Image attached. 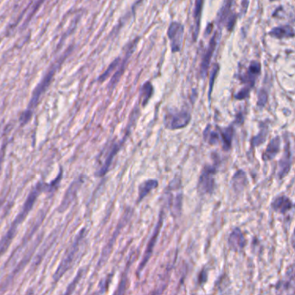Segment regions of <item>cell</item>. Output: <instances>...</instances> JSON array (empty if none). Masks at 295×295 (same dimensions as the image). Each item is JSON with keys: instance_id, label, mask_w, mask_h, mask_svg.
I'll list each match as a JSON object with an SVG mask.
<instances>
[{"instance_id": "1", "label": "cell", "mask_w": 295, "mask_h": 295, "mask_svg": "<svg viewBox=\"0 0 295 295\" xmlns=\"http://www.w3.org/2000/svg\"><path fill=\"white\" fill-rule=\"evenodd\" d=\"M63 175L64 172L61 168L60 172L58 174V178L52 181V183L47 184V183H43V182H39L36 184V186L34 187L32 190L30 191V194L28 195L27 199L25 200L22 210L17 215L14 221L12 222V225L10 227L9 230L6 232V235L2 238L0 247H1V254L3 255L5 253L10 244L12 242L13 238L15 236L18 231V226L20 225L27 217L30 211L33 208V205L36 203V199L39 196L40 194L42 192H53L57 190V188L59 186L61 180L63 178Z\"/></svg>"}, {"instance_id": "2", "label": "cell", "mask_w": 295, "mask_h": 295, "mask_svg": "<svg viewBox=\"0 0 295 295\" xmlns=\"http://www.w3.org/2000/svg\"><path fill=\"white\" fill-rule=\"evenodd\" d=\"M66 56L67 53L65 56H64V58H61L59 64H55L52 66V69L48 70V72L47 73V75L43 77L39 84L37 85L36 88L34 89L33 93H32V96H31L27 109L22 114L21 117H20V121H21V124L23 126L25 124H27L30 121L31 117H32L34 109H36V106L39 103L40 98L44 93V92L47 90V88H48L51 82H52L55 73L58 70V65L64 62V59L66 58Z\"/></svg>"}, {"instance_id": "3", "label": "cell", "mask_w": 295, "mask_h": 295, "mask_svg": "<svg viewBox=\"0 0 295 295\" xmlns=\"http://www.w3.org/2000/svg\"><path fill=\"white\" fill-rule=\"evenodd\" d=\"M85 236H86V229L83 228V229H81V231L79 232L78 235L75 237V240L71 245V247L69 249L64 259L62 260V262L58 266L57 271L55 272L54 279H53L54 283H57L72 265L75 256H76V254L78 253L79 250H80L81 243L83 242L85 240Z\"/></svg>"}, {"instance_id": "4", "label": "cell", "mask_w": 295, "mask_h": 295, "mask_svg": "<svg viewBox=\"0 0 295 295\" xmlns=\"http://www.w3.org/2000/svg\"><path fill=\"white\" fill-rule=\"evenodd\" d=\"M217 170L214 166H205L199 177L198 190L202 196L211 195L215 189V175Z\"/></svg>"}, {"instance_id": "5", "label": "cell", "mask_w": 295, "mask_h": 295, "mask_svg": "<svg viewBox=\"0 0 295 295\" xmlns=\"http://www.w3.org/2000/svg\"><path fill=\"white\" fill-rule=\"evenodd\" d=\"M191 115L186 110L168 112L165 116V126L170 130L181 129L190 123Z\"/></svg>"}, {"instance_id": "6", "label": "cell", "mask_w": 295, "mask_h": 295, "mask_svg": "<svg viewBox=\"0 0 295 295\" xmlns=\"http://www.w3.org/2000/svg\"><path fill=\"white\" fill-rule=\"evenodd\" d=\"M133 211L131 210H128V211H126V213H124L123 217H121V220L118 223L117 227H116V229L115 231L114 232L113 234V236H112L110 241H109V243L106 245V247L103 249V253H102V256L100 258L99 263H98V268H102V266L103 264H105L107 261L109 260V256L111 254L112 249H113V246L115 242V239L117 237V235H120L121 230L123 229L124 227L126 226L128 221H129V218L132 216V213Z\"/></svg>"}, {"instance_id": "7", "label": "cell", "mask_w": 295, "mask_h": 295, "mask_svg": "<svg viewBox=\"0 0 295 295\" xmlns=\"http://www.w3.org/2000/svg\"><path fill=\"white\" fill-rule=\"evenodd\" d=\"M163 221H164V211H161L160 214V217H159V221H158V223H157L155 228H154V233H153V235H152L150 241H148V247H146V250H145L144 256H143L141 262H140L139 268H138V271H137L138 275H139V274H140V272L145 268V266L148 264V262H149V260H150L151 256L153 255L154 247H155V244H156L157 242V239H158V236L160 235V229L162 228Z\"/></svg>"}, {"instance_id": "8", "label": "cell", "mask_w": 295, "mask_h": 295, "mask_svg": "<svg viewBox=\"0 0 295 295\" xmlns=\"http://www.w3.org/2000/svg\"><path fill=\"white\" fill-rule=\"evenodd\" d=\"M184 29L183 24L178 22H172L169 26L167 35L171 42L172 52H180L184 40Z\"/></svg>"}, {"instance_id": "9", "label": "cell", "mask_w": 295, "mask_h": 295, "mask_svg": "<svg viewBox=\"0 0 295 295\" xmlns=\"http://www.w3.org/2000/svg\"><path fill=\"white\" fill-rule=\"evenodd\" d=\"M83 183H84V178H82V176L73 181L70 187L68 188L66 192L64 194V199L62 200V202H61L60 205L58 207V211L60 213H63V212L66 211L67 209L69 208V206L72 204L73 201L76 198L79 189L81 188V184H83Z\"/></svg>"}, {"instance_id": "10", "label": "cell", "mask_w": 295, "mask_h": 295, "mask_svg": "<svg viewBox=\"0 0 295 295\" xmlns=\"http://www.w3.org/2000/svg\"><path fill=\"white\" fill-rule=\"evenodd\" d=\"M285 139V145H284V152L282 157L279 161L278 166V178L283 179L286 175L289 173L291 166H292V153H291V145H290L289 139L287 136L284 137Z\"/></svg>"}, {"instance_id": "11", "label": "cell", "mask_w": 295, "mask_h": 295, "mask_svg": "<svg viewBox=\"0 0 295 295\" xmlns=\"http://www.w3.org/2000/svg\"><path fill=\"white\" fill-rule=\"evenodd\" d=\"M127 138V136H126V137H124L123 139L121 140V141L116 142V143L111 145L109 153L107 154L105 161L103 163L102 168L100 169L96 173L98 177H103V176L108 173V172L109 171V168L111 166L112 163H113V160L115 159V157L116 156V154L121 150V146L123 145L124 142L126 141Z\"/></svg>"}, {"instance_id": "12", "label": "cell", "mask_w": 295, "mask_h": 295, "mask_svg": "<svg viewBox=\"0 0 295 295\" xmlns=\"http://www.w3.org/2000/svg\"><path fill=\"white\" fill-rule=\"evenodd\" d=\"M228 243L230 250L235 252H240L246 246L247 241L241 229L239 228H235L229 235Z\"/></svg>"}, {"instance_id": "13", "label": "cell", "mask_w": 295, "mask_h": 295, "mask_svg": "<svg viewBox=\"0 0 295 295\" xmlns=\"http://www.w3.org/2000/svg\"><path fill=\"white\" fill-rule=\"evenodd\" d=\"M271 207L275 212L280 214H286L287 211L292 210L293 205L289 198L286 196H278L273 200Z\"/></svg>"}, {"instance_id": "14", "label": "cell", "mask_w": 295, "mask_h": 295, "mask_svg": "<svg viewBox=\"0 0 295 295\" xmlns=\"http://www.w3.org/2000/svg\"><path fill=\"white\" fill-rule=\"evenodd\" d=\"M260 73H261V64L258 62H252L249 67L247 73L245 74L243 77H241V80L246 86L250 87H254L256 79L260 75Z\"/></svg>"}, {"instance_id": "15", "label": "cell", "mask_w": 295, "mask_h": 295, "mask_svg": "<svg viewBox=\"0 0 295 295\" xmlns=\"http://www.w3.org/2000/svg\"><path fill=\"white\" fill-rule=\"evenodd\" d=\"M280 138L279 136H276L268 143V146L262 154V160L264 161H270L280 153Z\"/></svg>"}, {"instance_id": "16", "label": "cell", "mask_w": 295, "mask_h": 295, "mask_svg": "<svg viewBox=\"0 0 295 295\" xmlns=\"http://www.w3.org/2000/svg\"><path fill=\"white\" fill-rule=\"evenodd\" d=\"M291 286H295V264L286 270L285 278L278 283L276 289L280 290V292H287Z\"/></svg>"}, {"instance_id": "17", "label": "cell", "mask_w": 295, "mask_h": 295, "mask_svg": "<svg viewBox=\"0 0 295 295\" xmlns=\"http://www.w3.org/2000/svg\"><path fill=\"white\" fill-rule=\"evenodd\" d=\"M217 33L215 34L213 37L211 38V42H210V45H209L208 50L206 51V53L205 54V57L203 58L202 64H201V74L203 76L206 75V73L208 71L209 66H210V63H211V58L212 55L214 53L215 48L217 46Z\"/></svg>"}, {"instance_id": "18", "label": "cell", "mask_w": 295, "mask_h": 295, "mask_svg": "<svg viewBox=\"0 0 295 295\" xmlns=\"http://www.w3.org/2000/svg\"><path fill=\"white\" fill-rule=\"evenodd\" d=\"M158 185H159V182L156 179H148L142 182L141 184H139V189H138L139 195L137 199V204L141 202L142 200L145 199L152 190L156 189Z\"/></svg>"}, {"instance_id": "19", "label": "cell", "mask_w": 295, "mask_h": 295, "mask_svg": "<svg viewBox=\"0 0 295 295\" xmlns=\"http://www.w3.org/2000/svg\"><path fill=\"white\" fill-rule=\"evenodd\" d=\"M218 131H219V133H220L221 139L223 141V150H230L232 139H233V135H234V128H233L232 126L225 127V128L218 127Z\"/></svg>"}, {"instance_id": "20", "label": "cell", "mask_w": 295, "mask_h": 295, "mask_svg": "<svg viewBox=\"0 0 295 295\" xmlns=\"http://www.w3.org/2000/svg\"><path fill=\"white\" fill-rule=\"evenodd\" d=\"M247 184V177L243 171L239 170L232 178V186L235 191H241Z\"/></svg>"}, {"instance_id": "21", "label": "cell", "mask_w": 295, "mask_h": 295, "mask_svg": "<svg viewBox=\"0 0 295 295\" xmlns=\"http://www.w3.org/2000/svg\"><path fill=\"white\" fill-rule=\"evenodd\" d=\"M269 34L276 38H286V37H292L295 36L294 30L288 25L274 28Z\"/></svg>"}, {"instance_id": "22", "label": "cell", "mask_w": 295, "mask_h": 295, "mask_svg": "<svg viewBox=\"0 0 295 295\" xmlns=\"http://www.w3.org/2000/svg\"><path fill=\"white\" fill-rule=\"evenodd\" d=\"M204 139L210 145H217L219 143L221 139L219 131L212 129V127H211V125H209L205 128V132H204Z\"/></svg>"}, {"instance_id": "23", "label": "cell", "mask_w": 295, "mask_h": 295, "mask_svg": "<svg viewBox=\"0 0 295 295\" xmlns=\"http://www.w3.org/2000/svg\"><path fill=\"white\" fill-rule=\"evenodd\" d=\"M203 0H196L195 1V7H194V39H196L199 35V26H200V18H201V12H202Z\"/></svg>"}, {"instance_id": "24", "label": "cell", "mask_w": 295, "mask_h": 295, "mask_svg": "<svg viewBox=\"0 0 295 295\" xmlns=\"http://www.w3.org/2000/svg\"><path fill=\"white\" fill-rule=\"evenodd\" d=\"M154 93V87L151 84L150 82H145L143 85L141 91H140V95H139V103H141L142 107H145L148 105L149 100Z\"/></svg>"}, {"instance_id": "25", "label": "cell", "mask_w": 295, "mask_h": 295, "mask_svg": "<svg viewBox=\"0 0 295 295\" xmlns=\"http://www.w3.org/2000/svg\"><path fill=\"white\" fill-rule=\"evenodd\" d=\"M232 3L233 0H225L223 3L222 8L217 14V24H222L225 22L226 19L229 18L230 14V10H231Z\"/></svg>"}, {"instance_id": "26", "label": "cell", "mask_w": 295, "mask_h": 295, "mask_svg": "<svg viewBox=\"0 0 295 295\" xmlns=\"http://www.w3.org/2000/svg\"><path fill=\"white\" fill-rule=\"evenodd\" d=\"M268 129L267 126L264 127H262V129L258 133V134H256L253 139H252V140H251L252 148H255L256 146H259V145H262L266 141L267 135H268Z\"/></svg>"}, {"instance_id": "27", "label": "cell", "mask_w": 295, "mask_h": 295, "mask_svg": "<svg viewBox=\"0 0 295 295\" xmlns=\"http://www.w3.org/2000/svg\"><path fill=\"white\" fill-rule=\"evenodd\" d=\"M121 58H117V59H115L113 63H112L110 65H109V68L107 69L105 72L103 73V75L100 76L99 81L100 82H102V81H104L107 80V79L109 78L110 75H111V73L114 72L115 70H117L118 67H120L121 65Z\"/></svg>"}, {"instance_id": "28", "label": "cell", "mask_w": 295, "mask_h": 295, "mask_svg": "<svg viewBox=\"0 0 295 295\" xmlns=\"http://www.w3.org/2000/svg\"><path fill=\"white\" fill-rule=\"evenodd\" d=\"M268 102V93L265 90H262L258 95V101H257V105L260 108H264L266 103Z\"/></svg>"}, {"instance_id": "29", "label": "cell", "mask_w": 295, "mask_h": 295, "mask_svg": "<svg viewBox=\"0 0 295 295\" xmlns=\"http://www.w3.org/2000/svg\"><path fill=\"white\" fill-rule=\"evenodd\" d=\"M250 88L251 87H249V86H245L243 88H241V90L235 94V99L243 100L247 98L249 96V93H250Z\"/></svg>"}, {"instance_id": "30", "label": "cell", "mask_w": 295, "mask_h": 295, "mask_svg": "<svg viewBox=\"0 0 295 295\" xmlns=\"http://www.w3.org/2000/svg\"><path fill=\"white\" fill-rule=\"evenodd\" d=\"M217 70H218V66H217V64H215L214 66H213V69H212V71H211V82H210V95H211V90H212V87H213L215 78L217 76Z\"/></svg>"}, {"instance_id": "31", "label": "cell", "mask_w": 295, "mask_h": 295, "mask_svg": "<svg viewBox=\"0 0 295 295\" xmlns=\"http://www.w3.org/2000/svg\"><path fill=\"white\" fill-rule=\"evenodd\" d=\"M81 275H82V274H81V271L79 272V274H77V277H75V279H74L72 283L70 284V286H69V287H68V289H67L66 291V293L73 292V290L75 289V285L78 283L79 280H80V279H81Z\"/></svg>"}, {"instance_id": "32", "label": "cell", "mask_w": 295, "mask_h": 295, "mask_svg": "<svg viewBox=\"0 0 295 295\" xmlns=\"http://www.w3.org/2000/svg\"><path fill=\"white\" fill-rule=\"evenodd\" d=\"M291 243H292V248L295 250V229L292 233V237H291Z\"/></svg>"}, {"instance_id": "33", "label": "cell", "mask_w": 295, "mask_h": 295, "mask_svg": "<svg viewBox=\"0 0 295 295\" xmlns=\"http://www.w3.org/2000/svg\"><path fill=\"white\" fill-rule=\"evenodd\" d=\"M270 1H276V0H270Z\"/></svg>"}]
</instances>
